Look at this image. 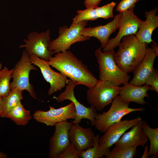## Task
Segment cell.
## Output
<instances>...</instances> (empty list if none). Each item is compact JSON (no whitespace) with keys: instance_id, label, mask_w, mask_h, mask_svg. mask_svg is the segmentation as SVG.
Segmentation results:
<instances>
[{"instance_id":"cell-1","label":"cell","mask_w":158,"mask_h":158,"mask_svg":"<svg viewBox=\"0 0 158 158\" xmlns=\"http://www.w3.org/2000/svg\"><path fill=\"white\" fill-rule=\"evenodd\" d=\"M56 54L48 61L50 66L69 78L76 86L81 85L90 88L93 87L98 82L99 80L86 65L70 51Z\"/></svg>"},{"instance_id":"cell-2","label":"cell","mask_w":158,"mask_h":158,"mask_svg":"<svg viewBox=\"0 0 158 158\" xmlns=\"http://www.w3.org/2000/svg\"><path fill=\"white\" fill-rule=\"evenodd\" d=\"M147 44L140 42L134 35L123 37L114 54L116 63L125 73L133 72L144 58Z\"/></svg>"},{"instance_id":"cell-3","label":"cell","mask_w":158,"mask_h":158,"mask_svg":"<svg viewBox=\"0 0 158 158\" xmlns=\"http://www.w3.org/2000/svg\"><path fill=\"white\" fill-rule=\"evenodd\" d=\"M115 53L114 49L102 51L99 47L96 50L95 55L99 65V80L120 86L128 83L130 78L116 63L114 58Z\"/></svg>"},{"instance_id":"cell-4","label":"cell","mask_w":158,"mask_h":158,"mask_svg":"<svg viewBox=\"0 0 158 158\" xmlns=\"http://www.w3.org/2000/svg\"><path fill=\"white\" fill-rule=\"evenodd\" d=\"M130 102L122 99L118 95L113 100L109 109L102 113L97 114L94 126L100 132L104 133L110 125L121 121L122 118L135 111H142L144 108H132Z\"/></svg>"},{"instance_id":"cell-5","label":"cell","mask_w":158,"mask_h":158,"mask_svg":"<svg viewBox=\"0 0 158 158\" xmlns=\"http://www.w3.org/2000/svg\"><path fill=\"white\" fill-rule=\"evenodd\" d=\"M87 22V21H84L77 24L72 23L69 27L66 25L60 27L58 37L51 41L49 49L56 54L68 50L71 45L76 42L89 40L90 37L84 36L82 34Z\"/></svg>"},{"instance_id":"cell-6","label":"cell","mask_w":158,"mask_h":158,"mask_svg":"<svg viewBox=\"0 0 158 158\" xmlns=\"http://www.w3.org/2000/svg\"><path fill=\"white\" fill-rule=\"evenodd\" d=\"M37 70V68L32 63L30 56L23 50L20 59L13 68V81L10 83L11 89L26 90L32 98L37 99L36 92L30 82L29 78L30 71Z\"/></svg>"},{"instance_id":"cell-7","label":"cell","mask_w":158,"mask_h":158,"mask_svg":"<svg viewBox=\"0 0 158 158\" xmlns=\"http://www.w3.org/2000/svg\"><path fill=\"white\" fill-rule=\"evenodd\" d=\"M120 88L109 81L99 80L93 87L87 90V101L97 111H101L118 95Z\"/></svg>"},{"instance_id":"cell-8","label":"cell","mask_w":158,"mask_h":158,"mask_svg":"<svg viewBox=\"0 0 158 158\" xmlns=\"http://www.w3.org/2000/svg\"><path fill=\"white\" fill-rule=\"evenodd\" d=\"M50 32L49 29L40 33L36 31L32 32L28 35L27 39L23 40L24 44L20 45L19 48H24V50L30 56L34 55L48 61L55 54L53 51L49 49L51 42Z\"/></svg>"},{"instance_id":"cell-9","label":"cell","mask_w":158,"mask_h":158,"mask_svg":"<svg viewBox=\"0 0 158 158\" xmlns=\"http://www.w3.org/2000/svg\"><path fill=\"white\" fill-rule=\"evenodd\" d=\"M135 5L128 10L121 13L119 31L114 38L109 39L103 51L114 49L118 47L122 38L130 35H135L143 20L140 19L134 12Z\"/></svg>"},{"instance_id":"cell-10","label":"cell","mask_w":158,"mask_h":158,"mask_svg":"<svg viewBox=\"0 0 158 158\" xmlns=\"http://www.w3.org/2000/svg\"><path fill=\"white\" fill-rule=\"evenodd\" d=\"M76 86L71 80L69 79L66 86V89L60 93L56 98V101L59 103L65 100H69L73 103L75 107L76 116L72 123H80L83 119L89 120L91 125L94 126L95 118L97 114L95 107L91 105L90 107H87L81 104L75 97L74 89Z\"/></svg>"},{"instance_id":"cell-11","label":"cell","mask_w":158,"mask_h":158,"mask_svg":"<svg viewBox=\"0 0 158 158\" xmlns=\"http://www.w3.org/2000/svg\"><path fill=\"white\" fill-rule=\"evenodd\" d=\"M142 120L138 117L130 120L121 121L109 126L103 135L99 139V144L101 150L106 157L110 148L117 142L128 129Z\"/></svg>"},{"instance_id":"cell-12","label":"cell","mask_w":158,"mask_h":158,"mask_svg":"<svg viewBox=\"0 0 158 158\" xmlns=\"http://www.w3.org/2000/svg\"><path fill=\"white\" fill-rule=\"evenodd\" d=\"M47 111L38 110L33 114V118L38 122L48 126H54L58 123L69 119H75L76 113L75 107L72 102L68 104L57 109L49 106Z\"/></svg>"},{"instance_id":"cell-13","label":"cell","mask_w":158,"mask_h":158,"mask_svg":"<svg viewBox=\"0 0 158 158\" xmlns=\"http://www.w3.org/2000/svg\"><path fill=\"white\" fill-rule=\"evenodd\" d=\"M30 57L32 63L40 68L44 79L50 85L48 91L49 96L61 90L66 86L69 79L61 73L53 70L48 61L42 59L34 55H31Z\"/></svg>"},{"instance_id":"cell-14","label":"cell","mask_w":158,"mask_h":158,"mask_svg":"<svg viewBox=\"0 0 158 158\" xmlns=\"http://www.w3.org/2000/svg\"><path fill=\"white\" fill-rule=\"evenodd\" d=\"M71 124L66 120L55 125L54 133L49 140V158H57L71 144L68 131Z\"/></svg>"},{"instance_id":"cell-15","label":"cell","mask_w":158,"mask_h":158,"mask_svg":"<svg viewBox=\"0 0 158 158\" xmlns=\"http://www.w3.org/2000/svg\"><path fill=\"white\" fill-rule=\"evenodd\" d=\"M121 13L115 15L113 20L104 25L94 27H84L82 35L84 36L94 37L101 42V48H104L107 44L110 35L119 27Z\"/></svg>"},{"instance_id":"cell-16","label":"cell","mask_w":158,"mask_h":158,"mask_svg":"<svg viewBox=\"0 0 158 158\" xmlns=\"http://www.w3.org/2000/svg\"><path fill=\"white\" fill-rule=\"evenodd\" d=\"M95 136L90 128H84L79 123H72L68 131L70 140L79 153L93 146Z\"/></svg>"},{"instance_id":"cell-17","label":"cell","mask_w":158,"mask_h":158,"mask_svg":"<svg viewBox=\"0 0 158 158\" xmlns=\"http://www.w3.org/2000/svg\"><path fill=\"white\" fill-rule=\"evenodd\" d=\"M158 55V53L147 46L144 58L133 71V77L129 83L137 86L145 85L146 80L153 71L154 60Z\"/></svg>"},{"instance_id":"cell-18","label":"cell","mask_w":158,"mask_h":158,"mask_svg":"<svg viewBox=\"0 0 158 158\" xmlns=\"http://www.w3.org/2000/svg\"><path fill=\"white\" fill-rule=\"evenodd\" d=\"M116 3L111 2L107 4L99 7L86 8L77 11V14L73 19V23L77 24L80 22L93 20L102 18L107 19L113 16V10Z\"/></svg>"},{"instance_id":"cell-19","label":"cell","mask_w":158,"mask_h":158,"mask_svg":"<svg viewBox=\"0 0 158 158\" xmlns=\"http://www.w3.org/2000/svg\"><path fill=\"white\" fill-rule=\"evenodd\" d=\"M142 121L132 127L129 131L125 132L114 144L115 147L125 148L145 146L148 139L143 131Z\"/></svg>"},{"instance_id":"cell-20","label":"cell","mask_w":158,"mask_h":158,"mask_svg":"<svg viewBox=\"0 0 158 158\" xmlns=\"http://www.w3.org/2000/svg\"><path fill=\"white\" fill-rule=\"evenodd\" d=\"M150 87L146 85L137 86L128 83L120 87L118 95L123 100L133 102L139 104H148L144 100L145 97L150 98L147 93Z\"/></svg>"},{"instance_id":"cell-21","label":"cell","mask_w":158,"mask_h":158,"mask_svg":"<svg viewBox=\"0 0 158 158\" xmlns=\"http://www.w3.org/2000/svg\"><path fill=\"white\" fill-rule=\"evenodd\" d=\"M158 8H156L145 12L146 19L143 21L135 36L141 43L147 44L153 42L152 35L154 30L158 27V16L156 15Z\"/></svg>"},{"instance_id":"cell-22","label":"cell","mask_w":158,"mask_h":158,"mask_svg":"<svg viewBox=\"0 0 158 158\" xmlns=\"http://www.w3.org/2000/svg\"><path fill=\"white\" fill-rule=\"evenodd\" d=\"M4 117L10 118L18 125L24 126L28 123L32 116L30 111L26 109L20 102L9 111Z\"/></svg>"},{"instance_id":"cell-23","label":"cell","mask_w":158,"mask_h":158,"mask_svg":"<svg viewBox=\"0 0 158 158\" xmlns=\"http://www.w3.org/2000/svg\"><path fill=\"white\" fill-rule=\"evenodd\" d=\"M142 128L145 134L150 142L148 155L158 156V128H152L145 120L142 121Z\"/></svg>"},{"instance_id":"cell-24","label":"cell","mask_w":158,"mask_h":158,"mask_svg":"<svg viewBox=\"0 0 158 158\" xmlns=\"http://www.w3.org/2000/svg\"><path fill=\"white\" fill-rule=\"evenodd\" d=\"M23 92L18 89H11L7 95L2 97L3 111L1 117H4L9 111L21 102Z\"/></svg>"},{"instance_id":"cell-25","label":"cell","mask_w":158,"mask_h":158,"mask_svg":"<svg viewBox=\"0 0 158 158\" xmlns=\"http://www.w3.org/2000/svg\"><path fill=\"white\" fill-rule=\"evenodd\" d=\"M13 68L9 70L4 67L0 71V96L7 95L11 91L10 80L12 78Z\"/></svg>"},{"instance_id":"cell-26","label":"cell","mask_w":158,"mask_h":158,"mask_svg":"<svg viewBox=\"0 0 158 158\" xmlns=\"http://www.w3.org/2000/svg\"><path fill=\"white\" fill-rule=\"evenodd\" d=\"M100 136L99 134L95 135L94 138V143L92 147L79 153V158H102L105 156L104 153L101 150L99 144Z\"/></svg>"},{"instance_id":"cell-27","label":"cell","mask_w":158,"mask_h":158,"mask_svg":"<svg viewBox=\"0 0 158 158\" xmlns=\"http://www.w3.org/2000/svg\"><path fill=\"white\" fill-rule=\"evenodd\" d=\"M136 147L120 148L116 147L110 151L106 157L107 158H133L137 152Z\"/></svg>"},{"instance_id":"cell-28","label":"cell","mask_w":158,"mask_h":158,"mask_svg":"<svg viewBox=\"0 0 158 158\" xmlns=\"http://www.w3.org/2000/svg\"><path fill=\"white\" fill-rule=\"evenodd\" d=\"M150 87L149 90L158 93V71L154 68L146 80L145 84Z\"/></svg>"},{"instance_id":"cell-29","label":"cell","mask_w":158,"mask_h":158,"mask_svg":"<svg viewBox=\"0 0 158 158\" xmlns=\"http://www.w3.org/2000/svg\"><path fill=\"white\" fill-rule=\"evenodd\" d=\"M79 152L74 145H70L58 156L57 158H79Z\"/></svg>"},{"instance_id":"cell-30","label":"cell","mask_w":158,"mask_h":158,"mask_svg":"<svg viewBox=\"0 0 158 158\" xmlns=\"http://www.w3.org/2000/svg\"><path fill=\"white\" fill-rule=\"evenodd\" d=\"M139 0H122L116 8L117 11L119 13L124 12L135 5Z\"/></svg>"},{"instance_id":"cell-31","label":"cell","mask_w":158,"mask_h":158,"mask_svg":"<svg viewBox=\"0 0 158 158\" xmlns=\"http://www.w3.org/2000/svg\"><path fill=\"white\" fill-rule=\"evenodd\" d=\"M102 0H85L84 4L86 8L98 6Z\"/></svg>"},{"instance_id":"cell-32","label":"cell","mask_w":158,"mask_h":158,"mask_svg":"<svg viewBox=\"0 0 158 158\" xmlns=\"http://www.w3.org/2000/svg\"><path fill=\"white\" fill-rule=\"evenodd\" d=\"M149 146L145 145V147L144 151L141 157V158H147L149 157L148 150Z\"/></svg>"},{"instance_id":"cell-33","label":"cell","mask_w":158,"mask_h":158,"mask_svg":"<svg viewBox=\"0 0 158 158\" xmlns=\"http://www.w3.org/2000/svg\"><path fill=\"white\" fill-rule=\"evenodd\" d=\"M3 111L2 97L0 96V117H1Z\"/></svg>"},{"instance_id":"cell-34","label":"cell","mask_w":158,"mask_h":158,"mask_svg":"<svg viewBox=\"0 0 158 158\" xmlns=\"http://www.w3.org/2000/svg\"><path fill=\"white\" fill-rule=\"evenodd\" d=\"M152 49L155 52L158 53V46L155 43L152 45Z\"/></svg>"},{"instance_id":"cell-35","label":"cell","mask_w":158,"mask_h":158,"mask_svg":"<svg viewBox=\"0 0 158 158\" xmlns=\"http://www.w3.org/2000/svg\"><path fill=\"white\" fill-rule=\"evenodd\" d=\"M7 157V155L5 153L0 151V158H6Z\"/></svg>"},{"instance_id":"cell-36","label":"cell","mask_w":158,"mask_h":158,"mask_svg":"<svg viewBox=\"0 0 158 158\" xmlns=\"http://www.w3.org/2000/svg\"><path fill=\"white\" fill-rule=\"evenodd\" d=\"M2 67V64L1 63H0V71L1 70Z\"/></svg>"}]
</instances>
